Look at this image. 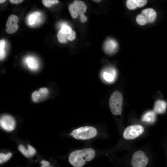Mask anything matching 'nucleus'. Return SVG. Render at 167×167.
<instances>
[{
  "label": "nucleus",
  "mask_w": 167,
  "mask_h": 167,
  "mask_svg": "<svg viewBox=\"0 0 167 167\" xmlns=\"http://www.w3.org/2000/svg\"><path fill=\"white\" fill-rule=\"evenodd\" d=\"M15 120L10 115H4L0 118V126L5 131H13L15 128Z\"/></svg>",
  "instance_id": "nucleus-6"
},
{
  "label": "nucleus",
  "mask_w": 167,
  "mask_h": 167,
  "mask_svg": "<svg viewBox=\"0 0 167 167\" xmlns=\"http://www.w3.org/2000/svg\"><path fill=\"white\" fill-rule=\"evenodd\" d=\"M144 131V128L141 125H135L130 126L125 130L123 136L126 139H134L141 135Z\"/></svg>",
  "instance_id": "nucleus-4"
},
{
  "label": "nucleus",
  "mask_w": 167,
  "mask_h": 167,
  "mask_svg": "<svg viewBox=\"0 0 167 167\" xmlns=\"http://www.w3.org/2000/svg\"><path fill=\"white\" fill-rule=\"evenodd\" d=\"M148 162V158L143 151L139 150L133 154L131 164L133 167H145Z\"/></svg>",
  "instance_id": "nucleus-5"
},
{
  "label": "nucleus",
  "mask_w": 167,
  "mask_h": 167,
  "mask_svg": "<svg viewBox=\"0 0 167 167\" xmlns=\"http://www.w3.org/2000/svg\"><path fill=\"white\" fill-rule=\"evenodd\" d=\"M79 15L81 21L82 22H85L87 19V18L85 16L83 13H80Z\"/></svg>",
  "instance_id": "nucleus-29"
},
{
  "label": "nucleus",
  "mask_w": 167,
  "mask_h": 167,
  "mask_svg": "<svg viewBox=\"0 0 167 167\" xmlns=\"http://www.w3.org/2000/svg\"><path fill=\"white\" fill-rule=\"evenodd\" d=\"M93 1H94L96 2H99L101 1V0H93Z\"/></svg>",
  "instance_id": "nucleus-32"
},
{
  "label": "nucleus",
  "mask_w": 167,
  "mask_h": 167,
  "mask_svg": "<svg viewBox=\"0 0 167 167\" xmlns=\"http://www.w3.org/2000/svg\"><path fill=\"white\" fill-rule=\"evenodd\" d=\"M5 41L4 40H1L0 41V59L2 60L5 56V53L4 50L5 45Z\"/></svg>",
  "instance_id": "nucleus-22"
},
{
  "label": "nucleus",
  "mask_w": 167,
  "mask_h": 167,
  "mask_svg": "<svg viewBox=\"0 0 167 167\" xmlns=\"http://www.w3.org/2000/svg\"><path fill=\"white\" fill-rule=\"evenodd\" d=\"M25 62L29 68L31 70L35 71L38 68V64L34 58L28 57L26 59Z\"/></svg>",
  "instance_id": "nucleus-14"
},
{
  "label": "nucleus",
  "mask_w": 167,
  "mask_h": 167,
  "mask_svg": "<svg viewBox=\"0 0 167 167\" xmlns=\"http://www.w3.org/2000/svg\"><path fill=\"white\" fill-rule=\"evenodd\" d=\"M136 21L137 23L141 25H143L147 23L146 21L143 17L140 14L137 16Z\"/></svg>",
  "instance_id": "nucleus-24"
},
{
  "label": "nucleus",
  "mask_w": 167,
  "mask_h": 167,
  "mask_svg": "<svg viewBox=\"0 0 167 167\" xmlns=\"http://www.w3.org/2000/svg\"><path fill=\"white\" fill-rule=\"evenodd\" d=\"M41 163L42 165L45 166H49V163L48 161L45 160H42Z\"/></svg>",
  "instance_id": "nucleus-31"
},
{
  "label": "nucleus",
  "mask_w": 167,
  "mask_h": 167,
  "mask_svg": "<svg viewBox=\"0 0 167 167\" xmlns=\"http://www.w3.org/2000/svg\"><path fill=\"white\" fill-rule=\"evenodd\" d=\"M43 5L46 7H50L53 4L58 3L59 1L57 0H42Z\"/></svg>",
  "instance_id": "nucleus-23"
},
{
  "label": "nucleus",
  "mask_w": 167,
  "mask_h": 167,
  "mask_svg": "<svg viewBox=\"0 0 167 167\" xmlns=\"http://www.w3.org/2000/svg\"><path fill=\"white\" fill-rule=\"evenodd\" d=\"M38 91L41 93L43 98H45L48 95L49 90L46 88H41Z\"/></svg>",
  "instance_id": "nucleus-27"
},
{
  "label": "nucleus",
  "mask_w": 167,
  "mask_h": 167,
  "mask_svg": "<svg viewBox=\"0 0 167 167\" xmlns=\"http://www.w3.org/2000/svg\"><path fill=\"white\" fill-rule=\"evenodd\" d=\"M156 118L155 113L154 111H149L143 115L142 120L144 122L153 123L155 121Z\"/></svg>",
  "instance_id": "nucleus-12"
},
{
  "label": "nucleus",
  "mask_w": 167,
  "mask_h": 167,
  "mask_svg": "<svg viewBox=\"0 0 167 167\" xmlns=\"http://www.w3.org/2000/svg\"><path fill=\"white\" fill-rule=\"evenodd\" d=\"M57 36L58 41L60 43H64L66 42L67 39L66 34L63 33L60 30L58 32Z\"/></svg>",
  "instance_id": "nucleus-20"
},
{
  "label": "nucleus",
  "mask_w": 167,
  "mask_h": 167,
  "mask_svg": "<svg viewBox=\"0 0 167 167\" xmlns=\"http://www.w3.org/2000/svg\"><path fill=\"white\" fill-rule=\"evenodd\" d=\"M116 75L115 70L113 68H109L106 71H105L103 74V77L105 79L109 82L113 81Z\"/></svg>",
  "instance_id": "nucleus-11"
},
{
  "label": "nucleus",
  "mask_w": 167,
  "mask_h": 167,
  "mask_svg": "<svg viewBox=\"0 0 167 167\" xmlns=\"http://www.w3.org/2000/svg\"><path fill=\"white\" fill-rule=\"evenodd\" d=\"M122 102L123 97L121 93L118 91L113 92L109 100V105L110 110L114 115L121 114Z\"/></svg>",
  "instance_id": "nucleus-3"
},
{
  "label": "nucleus",
  "mask_w": 167,
  "mask_h": 167,
  "mask_svg": "<svg viewBox=\"0 0 167 167\" xmlns=\"http://www.w3.org/2000/svg\"><path fill=\"white\" fill-rule=\"evenodd\" d=\"M64 34H70L72 31L71 28L67 25H63L60 30Z\"/></svg>",
  "instance_id": "nucleus-25"
},
{
  "label": "nucleus",
  "mask_w": 167,
  "mask_h": 167,
  "mask_svg": "<svg viewBox=\"0 0 167 167\" xmlns=\"http://www.w3.org/2000/svg\"><path fill=\"white\" fill-rule=\"evenodd\" d=\"M118 47V44L117 42L113 39H109L105 41L104 48L106 53L112 54L116 51Z\"/></svg>",
  "instance_id": "nucleus-8"
},
{
  "label": "nucleus",
  "mask_w": 167,
  "mask_h": 167,
  "mask_svg": "<svg viewBox=\"0 0 167 167\" xmlns=\"http://www.w3.org/2000/svg\"><path fill=\"white\" fill-rule=\"evenodd\" d=\"M166 107L167 104L165 101L160 100H157L155 103L154 111L157 113H163L165 112Z\"/></svg>",
  "instance_id": "nucleus-10"
},
{
  "label": "nucleus",
  "mask_w": 167,
  "mask_h": 167,
  "mask_svg": "<svg viewBox=\"0 0 167 167\" xmlns=\"http://www.w3.org/2000/svg\"><path fill=\"white\" fill-rule=\"evenodd\" d=\"M18 149L19 151L25 157L27 158L30 157L28 149H26L23 145H19Z\"/></svg>",
  "instance_id": "nucleus-21"
},
{
  "label": "nucleus",
  "mask_w": 167,
  "mask_h": 167,
  "mask_svg": "<svg viewBox=\"0 0 167 167\" xmlns=\"http://www.w3.org/2000/svg\"><path fill=\"white\" fill-rule=\"evenodd\" d=\"M73 4L75 5L79 14L83 13L86 11L87 6L84 2L80 0H76L74 1Z\"/></svg>",
  "instance_id": "nucleus-13"
},
{
  "label": "nucleus",
  "mask_w": 167,
  "mask_h": 167,
  "mask_svg": "<svg viewBox=\"0 0 167 167\" xmlns=\"http://www.w3.org/2000/svg\"><path fill=\"white\" fill-rule=\"evenodd\" d=\"M12 156V153L8 152L6 154L3 153L0 154V163L2 164L9 160Z\"/></svg>",
  "instance_id": "nucleus-19"
},
{
  "label": "nucleus",
  "mask_w": 167,
  "mask_h": 167,
  "mask_svg": "<svg viewBox=\"0 0 167 167\" xmlns=\"http://www.w3.org/2000/svg\"><path fill=\"white\" fill-rule=\"evenodd\" d=\"M28 150L30 157L33 156L36 153L35 148L30 145H28Z\"/></svg>",
  "instance_id": "nucleus-26"
},
{
  "label": "nucleus",
  "mask_w": 167,
  "mask_h": 167,
  "mask_svg": "<svg viewBox=\"0 0 167 167\" xmlns=\"http://www.w3.org/2000/svg\"><path fill=\"white\" fill-rule=\"evenodd\" d=\"M68 9L72 18H75L78 17L79 13L73 3H71L69 5Z\"/></svg>",
  "instance_id": "nucleus-16"
},
{
  "label": "nucleus",
  "mask_w": 167,
  "mask_h": 167,
  "mask_svg": "<svg viewBox=\"0 0 167 167\" xmlns=\"http://www.w3.org/2000/svg\"><path fill=\"white\" fill-rule=\"evenodd\" d=\"M6 1V0H0V3H2L3 2H5Z\"/></svg>",
  "instance_id": "nucleus-33"
},
{
  "label": "nucleus",
  "mask_w": 167,
  "mask_h": 167,
  "mask_svg": "<svg viewBox=\"0 0 167 167\" xmlns=\"http://www.w3.org/2000/svg\"><path fill=\"white\" fill-rule=\"evenodd\" d=\"M32 101L35 102H38L43 98L39 91H35L32 95Z\"/></svg>",
  "instance_id": "nucleus-17"
},
{
  "label": "nucleus",
  "mask_w": 167,
  "mask_h": 167,
  "mask_svg": "<svg viewBox=\"0 0 167 167\" xmlns=\"http://www.w3.org/2000/svg\"><path fill=\"white\" fill-rule=\"evenodd\" d=\"M97 134L96 129L90 126H82L73 130L70 135L78 140H86L95 137Z\"/></svg>",
  "instance_id": "nucleus-2"
},
{
  "label": "nucleus",
  "mask_w": 167,
  "mask_h": 167,
  "mask_svg": "<svg viewBox=\"0 0 167 167\" xmlns=\"http://www.w3.org/2000/svg\"><path fill=\"white\" fill-rule=\"evenodd\" d=\"M147 2V1L145 0H127L126 1V5L128 9L133 10L138 7L143 6Z\"/></svg>",
  "instance_id": "nucleus-9"
},
{
  "label": "nucleus",
  "mask_w": 167,
  "mask_h": 167,
  "mask_svg": "<svg viewBox=\"0 0 167 167\" xmlns=\"http://www.w3.org/2000/svg\"><path fill=\"white\" fill-rule=\"evenodd\" d=\"M41 167H52L51 166H44V165H42Z\"/></svg>",
  "instance_id": "nucleus-34"
},
{
  "label": "nucleus",
  "mask_w": 167,
  "mask_h": 167,
  "mask_svg": "<svg viewBox=\"0 0 167 167\" xmlns=\"http://www.w3.org/2000/svg\"><path fill=\"white\" fill-rule=\"evenodd\" d=\"M17 24H15L7 27L6 29V32L9 34H13L17 31L18 28Z\"/></svg>",
  "instance_id": "nucleus-18"
},
{
  "label": "nucleus",
  "mask_w": 167,
  "mask_h": 167,
  "mask_svg": "<svg viewBox=\"0 0 167 167\" xmlns=\"http://www.w3.org/2000/svg\"><path fill=\"white\" fill-rule=\"evenodd\" d=\"M145 19L147 23L153 22L156 16V11L153 9L149 8L143 10L141 14Z\"/></svg>",
  "instance_id": "nucleus-7"
},
{
  "label": "nucleus",
  "mask_w": 167,
  "mask_h": 167,
  "mask_svg": "<svg viewBox=\"0 0 167 167\" xmlns=\"http://www.w3.org/2000/svg\"><path fill=\"white\" fill-rule=\"evenodd\" d=\"M66 36L67 39L72 41L75 37V32L74 31H72L70 34H66Z\"/></svg>",
  "instance_id": "nucleus-28"
},
{
  "label": "nucleus",
  "mask_w": 167,
  "mask_h": 167,
  "mask_svg": "<svg viewBox=\"0 0 167 167\" xmlns=\"http://www.w3.org/2000/svg\"><path fill=\"white\" fill-rule=\"evenodd\" d=\"M95 152L91 148L78 150L71 152L68 157L70 163L74 167H82L86 161L92 160L94 157Z\"/></svg>",
  "instance_id": "nucleus-1"
},
{
  "label": "nucleus",
  "mask_w": 167,
  "mask_h": 167,
  "mask_svg": "<svg viewBox=\"0 0 167 167\" xmlns=\"http://www.w3.org/2000/svg\"><path fill=\"white\" fill-rule=\"evenodd\" d=\"M9 1L12 3L19 4L23 1V0H10Z\"/></svg>",
  "instance_id": "nucleus-30"
},
{
  "label": "nucleus",
  "mask_w": 167,
  "mask_h": 167,
  "mask_svg": "<svg viewBox=\"0 0 167 167\" xmlns=\"http://www.w3.org/2000/svg\"><path fill=\"white\" fill-rule=\"evenodd\" d=\"M19 18L17 16L14 15H11L8 18L6 26L7 27L13 24H17Z\"/></svg>",
  "instance_id": "nucleus-15"
}]
</instances>
